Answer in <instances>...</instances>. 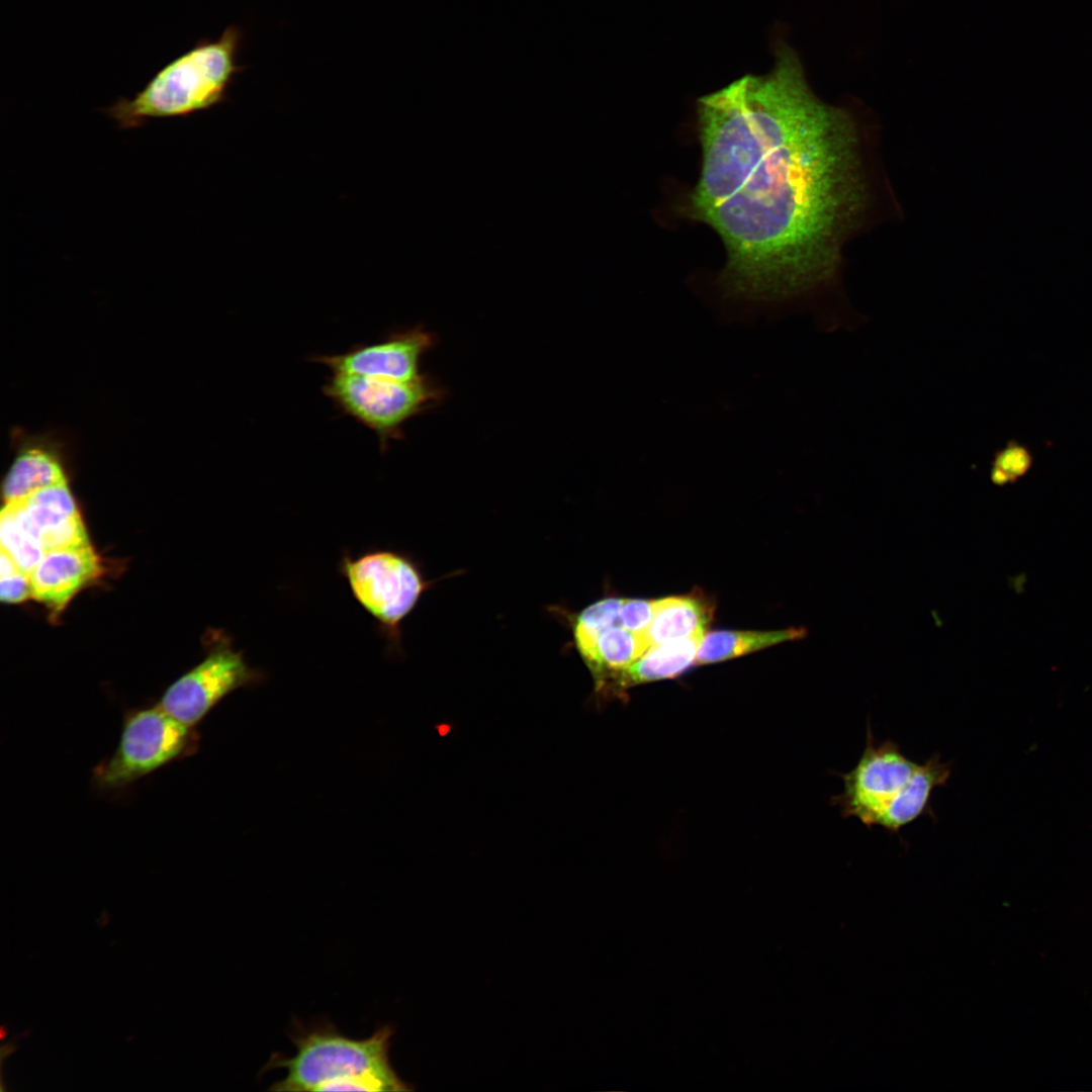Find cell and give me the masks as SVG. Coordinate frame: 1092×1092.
Segmentation results:
<instances>
[{"mask_svg":"<svg viewBox=\"0 0 1092 1092\" xmlns=\"http://www.w3.org/2000/svg\"><path fill=\"white\" fill-rule=\"evenodd\" d=\"M951 770L938 754L920 763L904 755L890 739L877 742L868 724L862 754L851 770L840 775L843 789L832 803L845 818L898 833L932 813V793L945 786Z\"/></svg>","mask_w":1092,"mask_h":1092,"instance_id":"7a4b0ae2","label":"cell"},{"mask_svg":"<svg viewBox=\"0 0 1092 1092\" xmlns=\"http://www.w3.org/2000/svg\"><path fill=\"white\" fill-rule=\"evenodd\" d=\"M322 391L339 413L376 435L382 453L391 441L403 438L408 420L430 410L442 396L441 388L425 375L401 382L331 372Z\"/></svg>","mask_w":1092,"mask_h":1092,"instance_id":"52a82bcc","label":"cell"},{"mask_svg":"<svg viewBox=\"0 0 1092 1092\" xmlns=\"http://www.w3.org/2000/svg\"><path fill=\"white\" fill-rule=\"evenodd\" d=\"M338 571L387 647L397 650L402 622L431 584L420 565L403 552L369 548L357 555L344 551Z\"/></svg>","mask_w":1092,"mask_h":1092,"instance_id":"5b68a950","label":"cell"},{"mask_svg":"<svg viewBox=\"0 0 1092 1092\" xmlns=\"http://www.w3.org/2000/svg\"><path fill=\"white\" fill-rule=\"evenodd\" d=\"M46 551L90 544L68 482L4 504Z\"/></svg>","mask_w":1092,"mask_h":1092,"instance_id":"30bf717a","label":"cell"},{"mask_svg":"<svg viewBox=\"0 0 1092 1092\" xmlns=\"http://www.w3.org/2000/svg\"><path fill=\"white\" fill-rule=\"evenodd\" d=\"M434 344L431 333L416 327L390 332L381 340L355 345L340 354L313 355L308 360L332 373L411 382L423 376L421 359Z\"/></svg>","mask_w":1092,"mask_h":1092,"instance_id":"9c48e42d","label":"cell"},{"mask_svg":"<svg viewBox=\"0 0 1092 1092\" xmlns=\"http://www.w3.org/2000/svg\"><path fill=\"white\" fill-rule=\"evenodd\" d=\"M701 147L688 214L727 253L724 277L752 298L803 296L834 282L869 202L857 122L810 88L788 43L769 73L697 102Z\"/></svg>","mask_w":1092,"mask_h":1092,"instance_id":"6da1fadb","label":"cell"},{"mask_svg":"<svg viewBox=\"0 0 1092 1092\" xmlns=\"http://www.w3.org/2000/svg\"><path fill=\"white\" fill-rule=\"evenodd\" d=\"M807 636L803 627L778 631H715L704 636L697 663H714Z\"/></svg>","mask_w":1092,"mask_h":1092,"instance_id":"9a60e30c","label":"cell"},{"mask_svg":"<svg viewBox=\"0 0 1092 1092\" xmlns=\"http://www.w3.org/2000/svg\"><path fill=\"white\" fill-rule=\"evenodd\" d=\"M199 734L166 713L158 704L124 714L113 753L93 769L100 791L124 789L159 768L194 754Z\"/></svg>","mask_w":1092,"mask_h":1092,"instance_id":"8992f818","label":"cell"},{"mask_svg":"<svg viewBox=\"0 0 1092 1092\" xmlns=\"http://www.w3.org/2000/svg\"><path fill=\"white\" fill-rule=\"evenodd\" d=\"M244 35L233 24L216 39H199L135 95L119 98L104 111L120 128L133 129L150 119L187 117L221 103L234 77L245 69L238 62Z\"/></svg>","mask_w":1092,"mask_h":1092,"instance_id":"3957f363","label":"cell"},{"mask_svg":"<svg viewBox=\"0 0 1092 1092\" xmlns=\"http://www.w3.org/2000/svg\"><path fill=\"white\" fill-rule=\"evenodd\" d=\"M263 673L225 636H216L205 658L176 679L157 703L177 721L195 728L228 695L254 686Z\"/></svg>","mask_w":1092,"mask_h":1092,"instance_id":"ba28073f","label":"cell"},{"mask_svg":"<svg viewBox=\"0 0 1092 1092\" xmlns=\"http://www.w3.org/2000/svg\"><path fill=\"white\" fill-rule=\"evenodd\" d=\"M1 549L6 551L26 573H30L44 554L39 543L19 524L14 514L3 507L0 516Z\"/></svg>","mask_w":1092,"mask_h":1092,"instance_id":"2e32d148","label":"cell"},{"mask_svg":"<svg viewBox=\"0 0 1092 1092\" xmlns=\"http://www.w3.org/2000/svg\"><path fill=\"white\" fill-rule=\"evenodd\" d=\"M705 636V629L691 636L649 648L631 665L618 673L606 688L623 691L640 684L672 678L694 663Z\"/></svg>","mask_w":1092,"mask_h":1092,"instance_id":"4fadbf2b","label":"cell"},{"mask_svg":"<svg viewBox=\"0 0 1092 1092\" xmlns=\"http://www.w3.org/2000/svg\"><path fill=\"white\" fill-rule=\"evenodd\" d=\"M655 601L623 599L618 621L628 630L644 633L651 623Z\"/></svg>","mask_w":1092,"mask_h":1092,"instance_id":"e0dca14e","label":"cell"},{"mask_svg":"<svg viewBox=\"0 0 1092 1092\" xmlns=\"http://www.w3.org/2000/svg\"><path fill=\"white\" fill-rule=\"evenodd\" d=\"M394 1028L385 1024L365 1038L342 1033L329 1020L304 1025L293 1020L288 1036L295 1054L273 1053L261 1074L284 1069L285 1077L271 1084L270 1091H317L333 1080L364 1072L396 1073L389 1059Z\"/></svg>","mask_w":1092,"mask_h":1092,"instance_id":"277c9868","label":"cell"},{"mask_svg":"<svg viewBox=\"0 0 1092 1092\" xmlns=\"http://www.w3.org/2000/svg\"><path fill=\"white\" fill-rule=\"evenodd\" d=\"M12 439L15 456L2 484L4 504L68 482L66 461L70 450L62 438L16 430Z\"/></svg>","mask_w":1092,"mask_h":1092,"instance_id":"8fae6325","label":"cell"},{"mask_svg":"<svg viewBox=\"0 0 1092 1092\" xmlns=\"http://www.w3.org/2000/svg\"><path fill=\"white\" fill-rule=\"evenodd\" d=\"M0 598L5 603H19L31 597L29 574L23 570L0 576Z\"/></svg>","mask_w":1092,"mask_h":1092,"instance_id":"ac0fdd59","label":"cell"},{"mask_svg":"<svg viewBox=\"0 0 1092 1092\" xmlns=\"http://www.w3.org/2000/svg\"><path fill=\"white\" fill-rule=\"evenodd\" d=\"M100 573L99 558L90 544L46 551L29 573L31 597L59 614Z\"/></svg>","mask_w":1092,"mask_h":1092,"instance_id":"7c38bea8","label":"cell"},{"mask_svg":"<svg viewBox=\"0 0 1092 1092\" xmlns=\"http://www.w3.org/2000/svg\"><path fill=\"white\" fill-rule=\"evenodd\" d=\"M712 613L711 605L697 596L656 600L651 623L643 633L648 647L680 640L705 629Z\"/></svg>","mask_w":1092,"mask_h":1092,"instance_id":"5bb4252c","label":"cell"}]
</instances>
